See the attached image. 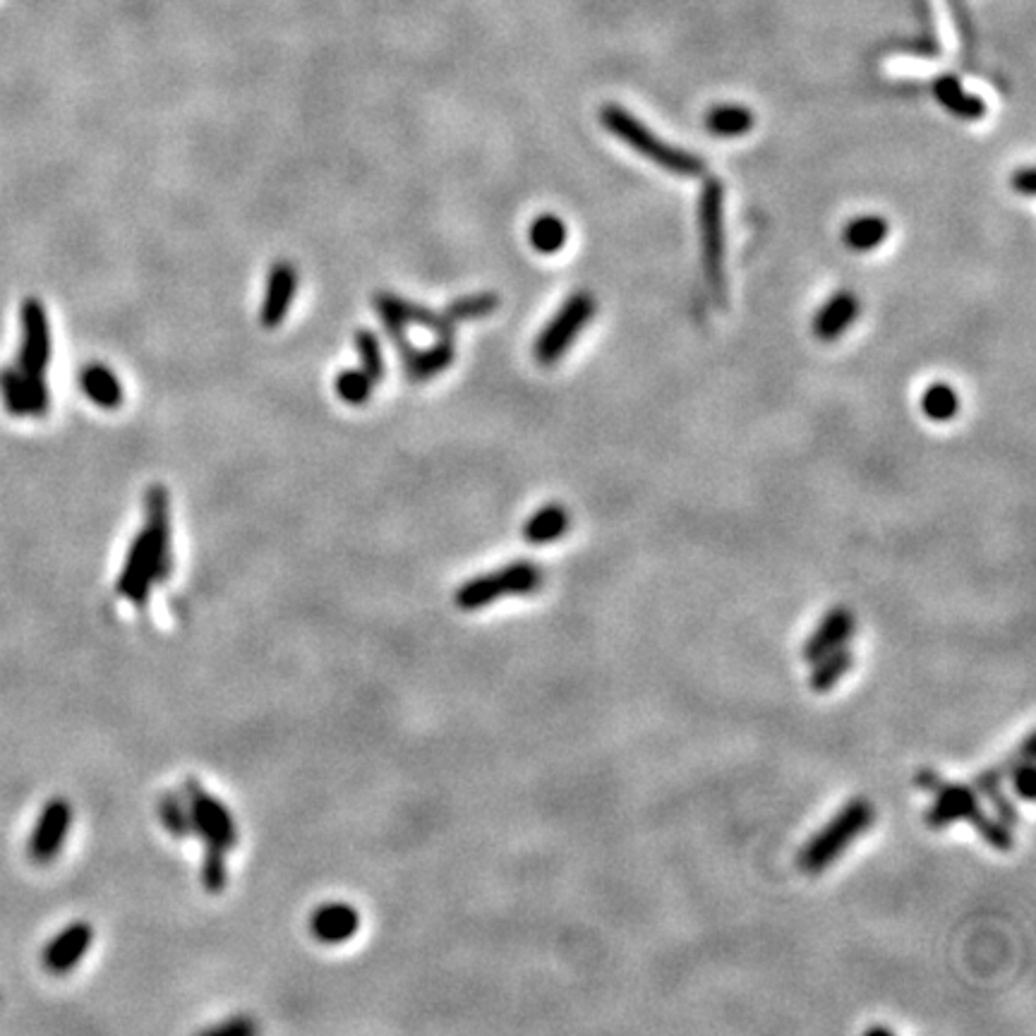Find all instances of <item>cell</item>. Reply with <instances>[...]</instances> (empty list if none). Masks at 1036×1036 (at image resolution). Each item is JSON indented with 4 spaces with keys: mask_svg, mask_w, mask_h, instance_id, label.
Segmentation results:
<instances>
[{
    "mask_svg": "<svg viewBox=\"0 0 1036 1036\" xmlns=\"http://www.w3.org/2000/svg\"><path fill=\"white\" fill-rule=\"evenodd\" d=\"M147 523L127 549L121 576H118V595L135 605H144L154 583L164 581L170 571V521L168 492L161 484H152L144 497Z\"/></svg>",
    "mask_w": 1036,
    "mask_h": 1036,
    "instance_id": "obj_1",
    "label": "cell"
},
{
    "mask_svg": "<svg viewBox=\"0 0 1036 1036\" xmlns=\"http://www.w3.org/2000/svg\"><path fill=\"white\" fill-rule=\"evenodd\" d=\"M600 123L605 125L616 140L624 142L626 147H632L634 152L644 156V159L667 170V174L679 176V178H701L705 174V161L699 154L675 147V144L660 140L648 125L640 123L638 118L628 113L626 109L616 107V103L602 107Z\"/></svg>",
    "mask_w": 1036,
    "mask_h": 1036,
    "instance_id": "obj_2",
    "label": "cell"
},
{
    "mask_svg": "<svg viewBox=\"0 0 1036 1036\" xmlns=\"http://www.w3.org/2000/svg\"><path fill=\"white\" fill-rule=\"evenodd\" d=\"M20 324H22V341H20V356L18 370L27 385V401L30 415L44 417L51 405V393L46 387V370L51 360V324L46 308L38 298H27L20 308Z\"/></svg>",
    "mask_w": 1036,
    "mask_h": 1036,
    "instance_id": "obj_3",
    "label": "cell"
},
{
    "mask_svg": "<svg viewBox=\"0 0 1036 1036\" xmlns=\"http://www.w3.org/2000/svg\"><path fill=\"white\" fill-rule=\"evenodd\" d=\"M699 229H701V259L708 291L713 300L727 305V279H725V188L715 178L703 182L699 200Z\"/></svg>",
    "mask_w": 1036,
    "mask_h": 1036,
    "instance_id": "obj_4",
    "label": "cell"
},
{
    "mask_svg": "<svg viewBox=\"0 0 1036 1036\" xmlns=\"http://www.w3.org/2000/svg\"><path fill=\"white\" fill-rule=\"evenodd\" d=\"M873 823V806L867 799H851L837 816L802 847L797 867L804 873H821L843 855V851L867 833Z\"/></svg>",
    "mask_w": 1036,
    "mask_h": 1036,
    "instance_id": "obj_5",
    "label": "cell"
},
{
    "mask_svg": "<svg viewBox=\"0 0 1036 1036\" xmlns=\"http://www.w3.org/2000/svg\"><path fill=\"white\" fill-rule=\"evenodd\" d=\"M595 314V300L588 293H573L547 322L541 336L535 338L533 356L541 365H555L573 344V338L583 332V326Z\"/></svg>",
    "mask_w": 1036,
    "mask_h": 1036,
    "instance_id": "obj_6",
    "label": "cell"
},
{
    "mask_svg": "<svg viewBox=\"0 0 1036 1036\" xmlns=\"http://www.w3.org/2000/svg\"><path fill=\"white\" fill-rule=\"evenodd\" d=\"M73 825V806L68 799L56 797L38 813L36 825L30 837V857L36 864L54 861L65 845V837Z\"/></svg>",
    "mask_w": 1036,
    "mask_h": 1036,
    "instance_id": "obj_7",
    "label": "cell"
},
{
    "mask_svg": "<svg viewBox=\"0 0 1036 1036\" xmlns=\"http://www.w3.org/2000/svg\"><path fill=\"white\" fill-rule=\"evenodd\" d=\"M936 794V802L926 811L928 828L940 831L948 828L955 821H972L981 811L979 794L969 784H948L943 782Z\"/></svg>",
    "mask_w": 1036,
    "mask_h": 1036,
    "instance_id": "obj_8",
    "label": "cell"
},
{
    "mask_svg": "<svg viewBox=\"0 0 1036 1036\" xmlns=\"http://www.w3.org/2000/svg\"><path fill=\"white\" fill-rule=\"evenodd\" d=\"M298 288V271L291 261H277L267 277V291L261 300L259 322L265 330H277L283 318L291 310Z\"/></svg>",
    "mask_w": 1036,
    "mask_h": 1036,
    "instance_id": "obj_9",
    "label": "cell"
},
{
    "mask_svg": "<svg viewBox=\"0 0 1036 1036\" xmlns=\"http://www.w3.org/2000/svg\"><path fill=\"white\" fill-rule=\"evenodd\" d=\"M855 614H851L847 608H835L828 614L823 616V622L818 624L816 632L811 634V638L802 648V658L806 662H818L825 655L847 646V640L855 634Z\"/></svg>",
    "mask_w": 1036,
    "mask_h": 1036,
    "instance_id": "obj_10",
    "label": "cell"
},
{
    "mask_svg": "<svg viewBox=\"0 0 1036 1036\" xmlns=\"http://www.w3.org/2000/svg\"><path fill=\"white\" fill-rule=\"evenodd\" d=\"M91 938H94V931H91L87 922H77L68 928H63L44 950V965L48 972L65 974L70 972L73 967L80 965L85 953L91 946Z\"/></svg>",
    "mask_w": 1036,
    "mask_h": 1036,
    "instance_id": "obj_11",
    "label": "cell"
},
{
    "mask_svg": "<svg viewBox=\"0 0 1036 1036\" xmlns=\"http://www.w3.org/2000/svg\"><path fill=\"white\" fill-rule=\"evenodd\" d=\"M360 926L358 912L350 904H324L312 916V934L322 943H346Z\"/></svg>",
    "mask_w": 1036,
    "mask_h": 1036,
    "instance_id": "obj_12",
    "label": "cell"
},
{
    "mask_svg": "<svg viewBox=\"0 0 1036 1036\" xmlns=\"http://www.w3.org/2000/svg\"><path fill=\"white\" fill-rule=\"evenodd\" d=\"M857 314H859L857 296L849 291L837 293L821 308L816 320H813V334H816L821 341H835L837 336H843L849 330L851 322L857 320Z\"/></svg>",
    "mask_w": 1036,
    "mask_h": 1036,
    "instance_id": "obj_13",
    "label": "cell"
},
{
    "mask_svg": "<svg viewBox=\"0 0 1036 1036\" xmlns=\"http://www.w3.org/2000/svg\"><path fill=\"white\" fill-rule=\"evenodd\" d=\"M934 97L943 109L962 121H981L987 115V103L981 97L969 94L955 75H940L934 82Z\"/></svg>",
    "mask_w": 1036,
    "mask_h": 1036,
    "instance_id": "obj_14",
    "label": "cell"
},
{
    "mask_svg": "<svg viewBox=\"0 0 1036 1036\" xmlns=\"http://www.w3.org/2000/svg\"><path fill=\"white\" fill-rule=\"evenodd\" d=\"M80 387L85 391V397L97 403L99 409H121L123 403V387L121 379L115 377L113 370H109L103 363H89L85 370L80 372Z\"/></svg>",
    "mask_w": 1036,
    "mask_h": 1036,
    "instance_id": "obj_15",
    "label": "cell"
},
{
    "mask_svg": "<svg viewBox=\"0 0 1036 1036\" xmlns=\"http://www.w3.org/2000/svg\"><path fill=\"white\" fill-rule=\"evenodd\" d=\"M454 363V341L437 338V344L427 350H413V356L403 363V370L411 382H427L447 370Z\"/></svg>",
    "mask_w": 1036,
    "mask_h": 1036,
    "instance_id": "obj_16",
    "label": "cell"
},
{
    "mask_svg": "<svg viewBox=\"0 0 1036 1036\" xmlns=\"http://www.w3.org/2000/svg\"><path fill=\"white\" fill-rule=\"evenodd\" d=\"M1005 770L1007 766H995V768H989V770H983L979 772V776L974 778V792L977 794H983L991 802L993 811H995V818L1003 821L1007 828H1013V825L1020 823V813L1017 809L1013 806V802H1010V799L1005 797L1003 792V776H1005Z\"/></svg>",
    "mask_w": 1036,
    "mask_h": 1036,
    "instance_id": "obj_17",
    "label": "cell"
},
{
    "mask_svg": "<svg viewBox=\"0 0 1036 1036\" xmlns=\"http://www.w3.org/2000/svg\"><path fill=\"white\" fill-rule=\"evenodd\" d=\"M567 528H569L567 509L559 504H547L541 511H535V514L528 519L526 526H523V537H526L531 545H547V543L559 541V537L567 533Z\"/></svg>",
    "mask_w": 1036,
    "mask_h": 1036,
    "instance_id": "obj_18",
    "label": "cell"
},
{
    "mask_svg": "<svg viewBox=\"0 0 1036 1036\" xmlns=\"http://www.w3.org/2000/svg\"><path fill=\"white\" fill-rule=\"evenodd\" d=\"M504 595H506V590H504V583L500 579V571H492V573H484V576H476V579H470L468 583H464L461 588H458L456 590V605L470 612V610L488 608L490 602L500 600Z\"/></svg>",
    "mask_w": 1036,
    "mask_h": 1036,
    "instance_id": "obj_19",
    "label": "cell"
},
{
    "mask_svg": "<svg viewBox=\"0 0 1036 1036\" xmlns=\"http://www.w3.org/2000/svg\"><path fill=\"white\" fill-rule=\"evenodd\" d=\"M705 127L717 137H742L754 127V111L739 103H723L708 111Z\"/></svg>",
    "mask_w": 1036,
    "mask_h": 1036,
    "instance_id": "obj_20",
    "label": "cell"
},
{
    "mask_svg": "<svg viewBox=\"0 0 1036 1036\" xmlns=\"http://www.w3.org/2000/svg\"><path fill=\"white\" fill-rule=\"evenodd\" d=\"M855 665V655L847 646L837 648L816 662V670L809 677V687L816 693H828Z\"/></svg>",
    "mask_w": 1036,
    "mask_h": 1036,
    "instance_id": "obj_21",
    "label": "cell"
},
{
    "mask_svg": "<svg viewBox=\"0 0 1036 1036\" xmlns=\"http://www.w3.org/2000/svg\"><path fill=\"white\" fill-rule=\"evenodd\" d=\"M843 238L855 253H871L888 238V221L881 216H859L849 221Z\"/></svg>",
    "mask_w": 1036,
    "mask_h": 1036,
    "instance_id": "obj_22",
    "label": "cell"
},
{
    "mask_svg": "<svg viewBox=\"0 0 1036 1036\" xmlns=\"http://www.w3.org/2000/svg\"><path fill=\"white\" fill-rule=\"evenodd\" d=\"M528 241L535 253L557 255L564 247V243H567V226H564V221L559 216L543 214L531 224Z\"/></svg>",
    "mask_w": 1036,
    "mask_h": 1036,
    "instance_id": "obj_23",
    "label": "cell"
},
{
    "mask_svg": "<svg viewBox=\"0 0 1036 1036\" xmlns=\"http://www.w3.org/2000/svg\"><path fill=\"white\" fill-rule=\"evenodd\" d=\"M922 411L931 421L948 423L957 415V411H960V397H957V391L950 385L936 382L924 391Z\"/></svg>",
    "mask_w": 1036,
    "mask_h": 1036,
    "instance_id": "obj_24",
    "label": "cell"
},
{
    "mask_svg": "<svg viewBox=\"0 0 1036 1036\" xmlns=\"http://www.w3.org/2000/svg\"><path fill=\"white\" fill-rule=\"evenodd\" d=\"M506 595H528L543 586V571L531 561H514L500 569Z\"/></svg>",
    "mask_w": 1036,
    "mask_h": 1036,
    "instance_id": "obj_25",
    "label": "cell"
},
{
    "mask_svg": "<svg viewBox=\"0 0 1036 1036\" xmlns=\"http://www.w3.org/2000/svg\"><path fill=\"white\" fill-rule=\"evenodd\" d=\"M0 393H3V403L10 415L27 417L30 401H27V385H24L22 372L15 367H3L0 370Z\"/></svg>",
    "mask_w": 1036,
    "mask_h": 1036,
    "instance_id": "obj_26",
    "label": "cell"
},
{
    "mask_svg": "<svg viewBox=\"0 0 1036 1036\" xmlns=\"http://www.w3.org/2000/svg\"><path fill=\"white\" fill-rule=\"evenodd\" d=\"M497 308H500V298L494 293H474L466 298H458L454 303L444 310V318L449 322H464V320H480L488 318Z\"/></svg>",
    "mask_w": 1036,
    "mask_h": 1036,
    "instance_id": "obj_27",
    "label": "cell"
},
{
    "mask_svg": "<svg viewBox=\"0 0 1036 1036\" xmlns=\"http://www.w3.org/2000/svg\"><path fill=\"white\" fill-rule=\"evenodd\" d=\"M356 350L360 358V370L372 379V382H382L387 375V365H385V353L382 346H379V338L370 330H360L356 334Z\"/></svg>",
    "mask_w": 1036,
    "mask_h": 1036,
    "instance_id": "obj_28",
    "label": "cell"
},
{
    "mask_svg": "<svg viewBox=\"0 0 1036 1036\" xmlns=\"http://www.w3.org/2000/svg\"><path fill=\"white\" fill-rule=\"evenodd\" d=\"M334 387L341 401H346L350 405H363L367 403V399H370L375 382L363 370H344V372H338Z\"/></svg>",
    "mask_w": 1036,
    "mask_h": 1036,
    "instance_id": "obj_29",
    "label": "cell"
},
{
    "mask_svg": "<svg viewBox=\"0 0 1036 1036\" xmlns=\"http://www.w3.org/2000/svg\"><path fill=\"white\" fill-rule=\"evenodd\" d=\"M972 823H974V828L981 833L983 840H987L993 849H999V851L1013 849V845H1015L1013 833H1010V828L1003 821L987 816V813H983V809H981L977 816L972 818Z\"/></svg>",
    "mask_w": 1036,
    "mask_h": 1036,
    "instance_id": "obj_30",
    "label": "cell"
},
{
    "mask_svg": "<svg viewBox=\"0 0 1036 1036\" xmlns=\"http://www.w3.org/2000/svg\"><path fill=\"white\" fill-rule=\"evenodd\" d=\"M161 818L166 823V828L178 835L186 837L192 833V823H190V809H188V799L182 802L176 794H166L161 802Z\"/></svg>",
    "mask_w": 1036,
    "mask_h": 1036,
    "instance_id": "obj_31",
    "label": "cell"
},
{
    "mask_svg": "<svg viewBox=\"0 0 1036 1036\" xmlns=\"http://www.w3.org/2000/svg\"><path fill=\"white\" fill-rule=\"evenodd\" d=\"M1007 772L1013 778V790L1025 799V802H1032L1034 799V760L1032 758H1022L1015 754V758L1007 764Z\"/></svg>",
    "mask_w": 1036,
    "mask_h": 1036,
    "instance_id": "obj_32",
    "label": "cell"
},
{
    "mask_svg": "<svg viewBox=\"0 0 1036 1036\" xmlns=\"http://www.w3.org/2000/svg\"><path fill=\"white\" fill-rule=\"evenodd\" d=\"M1013 188H1015L1020 194H1025V197H1032V194L1036 192V174H1034L1032 166L1022 168V170H1015Z\"/></svg>",
    "mask_w": 1036,
    "mask_h": 1036,
    "instance_id": "obj_33",
    "label": "cell"
},
{
    "mask_svg": "<svg viewBox=\"0 0 1036 1036\" xmlns=\"http://www.w3.org/2000/svg\"><path fill=\"white\" fill-rule=\"evenodd\" d=\"M940 784H943V778L938 776L936 770H931V768H922L920 772H916V787H920V790H926V792H936Z\"/></svg>",
    "mask_w": 1036,
    "mask_h": 1036,
    "instance_id": "obj_34",
    "label": "cell"
},
{
    "mask_svg": "<svg viewBox=\"0 0 1036 1036\" xmlns=\"http://www.w3.org/2000/svg\"><path fill=\"white\" fill-rule=\"evenodd\" d=\"M253 1022H247V1020H235V1022H226V1025H221L216 1027L214 1032L216 1034H247V1032H253Z\"/></svg>",
    "mask_w": 1036,
    "mask_h": 1036,
    "instance_id": "obj_35",
    "label": "cell"
}]
</instances>
